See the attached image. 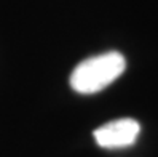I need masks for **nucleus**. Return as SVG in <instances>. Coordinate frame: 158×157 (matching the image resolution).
Masks as SVG:
<instances>
[{"label":"nucleus","instance_id":"f257e3e1","mask_svg":"<svg viewBox=\"0 0 158 157\" xmlns=\"http://www.w3.org/2000/svg\"><path fill=\"white\" fill-rule=\"evenodd\" d=\"M126 61L122 53L109 51L81 61L70 76V87L81 95H91L109 87L123 74Z\"/></svg>","mask_w":158,"mask_h":157},{"label":"nucleus","instance_id":"f03ea898","mask_svg":"<svg viewBox=\"0 0 158 157\" xmlns=\"http://www.w3.org/2000/svg\"><path fill=\"white\" fill-rule=\"evenodd\" d=\"M141 125L134 119H117L94 130V140L102 147H123L136 141Z\"/></svg>","mask_w":158,"mask_h":157}]
</instances>
